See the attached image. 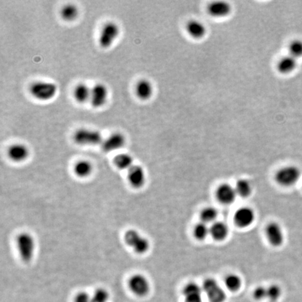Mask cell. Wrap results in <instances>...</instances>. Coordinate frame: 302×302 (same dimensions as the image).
<instances>
[{
  "instance_id": "cell-1",
  "label": "cell",
  "mask_w": 302,
  "mask_h": 302,
  "mask_svg": "<svg viewBox=\"0 0 302 302\" xmlns=\"http://www.w3.org/2000/svg\"><path fill=\"white\" fill-rule=\"evenodd\" d=\"M29 92L35 99L41 102H47L56 97L57 86L51 82L35 81L29 87Z\"/></svg>"
},
{
  "instance_id": "cell-2",
  "label": "cell",
  "mask_w": 302,
  "mask_h": 302,
  "mask_svg": "<svg viewBox=\"0 0 302 302\" xmlns=\"http://www.w3.org/2000/svg\"><path fill=\"white\" fill-rule=\"evenodd\" d=\"M17 244L19 255L24 263H30L35 254V240L31 234L21 232L18 235Z\"/></svg>"
},
{
  "instance_id": "cell-3",
  "label": "cell",
  "mask_w": 302,
  "mask_h": 302,
  "mask_svg": "<svg viewBox=\"0 0 302 302\" xmlns=\"http://www.w3.org/2000/svg\"><path fill=\"white\" fill-rule=\"evenodd\" d=\"M76 144L80 146H96L102 144L104 139L99 131L81 128L77 130L73 135Z\"/></svg>"
},
{
  "instance_id": "cell-4",
  "label": "cell",
  "mask_w": 302,
  "mask_h": 302,
  "mask_svg": "<svg viewBox=\"0 0 302 302\" xmlns=\"http://www.w3.org/2000/svg\"><path fill=\"white\" fill-rule=\"evenodd\" d=\"M124 240L128 246L139 255L146 253L150 248L149 240L135 229L127 231L124 235Z\"/></svg>"
},
{
  "instance_id": "cell-5",
  "label": "cell",
  "mask_w": 302,
  "mask_h": 302,
  "mask_svg": "<svg viewBox=\"0 0 302 302\" xmlns=\"http://www.w3.org/2000/svg\"><path fill=\"white\" fill-rule=\"evenodd\" d=\"M120 34V27L114 22H108L103 26L100 34H99V46L102 49H109L116 38H118Z\"/></svg>"
},
{
  "instance_id": "cell-6",
  "label": "cell",
  "mask_w": 302,
  "mask_h": 302,
  "mask_svg": "<svg viewBox=\"0 0 302 302\" xmlns=\"http://www.w3.org/2000/svg\"><path fill=\"white\" fill-rule=\"evenodd\" d=\"M300 175L301 172L300 169L293 165H290L279 170L276 173L275 179L280 186L289 187L296 184L300 179Z\"/></svg>"
},
{
  "instance_id": "cell-7",
  "label": "cell",
  "mask_w": 302,
  "mask_h": 302,
  "mask_svg": "<svg viewBox=\"0 0 302 302\" xmlns=\"http://www.w3.org/2000/svg\"><path fill=\"white\" fill-rule=\"evenodd\" d=\"M202 290L208 297L210 302H224L226 301V292L215 279H206L203 285H202Z\"/></svg>"
},
{
  "instance_id": "cell-8",
  "label": "cell",
  "mask_w": 302,
  "mask_h": 302,
  "mask_svg": "<svg viewBox=\"0 0 302 302\" xmlns=\"http://www.w3.org/2000/svg\"><path fill=\"white\" fill-rule=\"evenodd\" d=\"M130 290L136 296L145 297L150 292V283L146 277L141 274H135L128 281Z\"/></svg>"
},
{
  "instance_id": "cell-9",
  "label": "cell",
  "mask_w": 302,
  "mask_h": 302,
  "mask_svg": "<svg viewBox=\"0 0 302 302\" xmlns=\"http://www.w3.org/2000/svg\"><path fill=\"white\" fill-rule=\"evenodd\" d=\"M109 97L107 87L102 83H97L91 88V102L94 108L99 109L105 105Z\"/></svg>"
},
{
  "instance_id": "cell-10",
  "label": "cell",
  "mask_w": 302,
  "mask_h": 302,
  "mask_svg": "<svg viewBox=\"0 0 302 302\" xmlns=\"http://www.w3.org/2000/svg\"><path fill=\"white\" fill-rule=\"evenodd\" d=\"M265 232H266L268 242L274 246H279L283 242V232L279 223H275V222L269 223L266 226Z\"/></svg>"
},
{
  "instance_id": "cell-11",
  "label": "cell",
  "mask_w": 302,
  "mask_h": 302,
  "mask_svg": "<svg viewBox=\"0 0 302 302\" xmlns=\"http://www.w3.org/2000/svg\"><path fill=\"white\" fill-rule=\"evenodd\" d=\"M126 139L121 133L115 132L104 139L102 144V150L106 152L120 150L125 145Z\"/></svg>"
},
{
  "instance_id": "cell-12",
  "label": "cell",
  "mask_w": 302,
  "mask_h": 302,
  "mask_svg": "<svg viewBox=\"0 0 302 302\" xmlns=\"http://www.w3.org/2000/svg\"><path fill=\"white\" fill-rule=\"evenodd\" d=\"M254 220H255V213L252 208L248 207L239 208L234 214V223L239 227H248L251 226Z\"/></svg>"
},
{
  "instance_id": "cell-13",
  "label": "cell",
  "mask_w": 302,
  "mask_h": 302,
  "mask_svg": "<svg viewBox=\"0 0 302 302\" xmlns=\"http://www.w3.org/2000/svg\"><path fill=\"white\" fill-rule=\"evenodd\" d=\"M128 172V182L132 187L138 189L144 186L146 182V173L142 167L133 165Z\"/></svg>"
},
{
  "instance_id": "cell-14",
  "label": "cell",
  "mask_w": 302,
  "mask_h": 302,
  "mask_svg": "<svg viewBox=\"0 0 302 302\" xmlns=\"http://www.w3.org/2000/svg\"><path fill=\"white\" fill-rule=\"evenodd\" d=\"M237 196L235 189L229 184H222L216 190L217 199L224 205H230L233 203Z\"/></svg>"
},
{
  "instance_id": "cell-15",
  "label": "cell",
  "mask_w": 302,
  "mask_h": 302,
  "mask_svg": "<svg viewBox=\"0 0 302 302\" xmlns=\"http://www.w3.org/2000/svg\"><path fill=\"white\" fill-rule=\"evenodd\" d=\"M7 154L11 161L20 163L25 161L28 158L30 151L28 148L23 144H16L9 147Z\"/></svg>"
},
{
  "instance_id": "cell-16",
  "label": "cell",
  "mask_w": 302,
  "mask_h": 302,
  "mask_svg": "<svg viewBox=\"0 0 302 302\" xmlns=\"http://www.w3.org/2000/svg\"><path fill=\"white\" fill-rule=\"evenodd\" d=\"M202 289L194 283H189L184 289V302H202Z\"/></svg>"
},
{
  "instance_id": "cell-17",
  "label": "cell",
  "mask_w": 302,
  "mask_h": 302,
  "mask_svg": "<svg viewBox=\"0 0 302 302\" xmlns=\"http://www.w3.org/2000/svg\"><path fill=\"white\" fill-rule=\"evenodd\" d=\"M208 11L211 17L225 18L230 14L232 6L226 1H213L208 6Z\"/></svg>"
},
{
  "instance_id": "cell-18",
  "label": "cell",
  "mask_w": 302,
  "mask_h": 302,
  "mask_svg": "<svg viewBox=\"0 0 302 302\" xmlns=\"http://www.w3.org/2000/svg\"><path fill=\"white\" fill-rule=\"evenodd\" d=\"M154 89L152 83L149 80L141 79L138 81L135 87L136 97L143 101L150 99L153 94Z\"/></svg>"
},
{
  "instance_id": "cell-19",
  "label": "cell",
  "mask_w": 302,
  "mask_h": 302,
  "mask_svg": "<svg viewBox=\"0 0 302 302\" xmlns=\"http://www.w3.org/2000/svg\"><path fill=\"white\" fill-rule=\"evenodd\" d=\"M186 30L191 38L197 39L203 38L207 34V27L205 24L197 20L189 21L186 26Z\"/></svg>"
},
{
  "instance_id": "cell-20",
  "label": "cell",
  "mask_w": 302,
  "mask_h": 302,
  "mask_svg": "<svg viewBox=\"0 0 302 302\" xmlns=\"http://www.w3.org/2000/svg\"><path fill=\"white\" fill-rule=\"evenodd\" d=\"M91 88L86 83H78L74 90V97L79 104H85L91 100Z\"/></svg>"
},
{
  "instance_id": "cell-21",
  "label": "cell",
  "mask_w": 302,
  "mask_h": 302,
  "mask_svg": "<svg viewBox=\"0 0 302 302\" xmlns=\"http://www.w3.org/2000/svg\"><path fill=\"white\" fill-rule=\"evenodd\" d=\"M229 229L226 223L223 222H215L210 226V234L215 240L221 242L227 237Z\"/></svg>"
},
{
  "instance_id": "cell-22",
  "label": "cell",
  "mask_w": 302,
  "mask_h": 302,
  "mask_svg": "<svg viewBox=\"0 0 302 302\" xmlns=\"http://www.w3.org/2000/svg\"><path fill=\"white\" fill-rule=\"evenodd\" d=\"M297 59L289 55L281 59L278 63L277 69L281 74L288 75L297 68Z\"/></svg>"
},
{
  "instance_id": "cell-23",
  "label": "cell",
  "mask_w": 302,
  "mask_h": 302,
  "mask_svg": "<svg viewBox=\"0 0 302 302\" xmlns=\"http://www.w3.org/2000/svg\"><path fill=\"white\" fill-rule=\"evenodd\" d=\"M93 167L91 162L88 160H80L75 164L74 171L79 178H87L93 173Z\"/></svg>"
},
{
  "instance_id": "cell-24",
  "label": "cell",
  "mask_w": 302,
  "mask_h": 302,
  "mask_svg": "<svg viewBox=\"0 0 302 302\" xmlns=\"http://www.w3.org/2000/svg\"><path fill=\"white\" fill-rule=\"evenodd\" d=\"M114 165L121 170H129L133 166V158L128 153H120L113 159Z\"/></svg>"
},
{
  "instance_id": "cell-25",
  "label": "cell",
  "mask_w": 302,
  "mask_h": 302,
  "mask_svg": "<svg viewBox=\"0 0 302 302\" xmlns=\"http://www.w3.org/2000/svg\"><path fill=\"white\" fill-rule=\"evenodd\" d=\"M78 9L75 4H67L61 9V18L67 22L74 21L78 17Z\"/></svg>"
},
{
  "instance_id": "cell-26",
  "label": "cell",
  "mask_w": 302,
  "mask_h": 302,
  "mask_svg": "<svg viewBox=\"0 0 302 302\" xmlns=\"http://www.w3.org/2000/svg\"><path fill=\"white\" fill-rule=\"evenodd\" d=\"M234 189H235L237 195L241 197H244V198L248 197L252 192L251 185L246 179L239 180Z\"/></svg>"
},
{
  "instance_id": "cell-27",
  "label": "cell",
  "mask_w": 302,
  "mask_h": 302,
  "mask_svg": "<svg viewBox=\"0 0 302 302\" xmlns=\"http://www.w3.org/2000/svg\"><path fill=\"white\" fill-rule=\"evenodd\" d=\"M226 288L231 292H237L242 287V279L236 274H229L225 279Z\"/></svg>"
},
{
  "instance_id": "cell-28",
  "label": "cell",
  "mask_w": 302,
  "mask_h": 302,
  "mask_svg": "<svg viewBox=\"0 0 302 302\" xmlns=\"http://www.w3.org/2000/svg\"><path fill=\"white\" fill-rule=\"evenodd\" d=\"M217 216H218V211L216 208L211 207H206L200 213L201 221L206 224L213 223L216 221Z\"/></svg>"
},
{
  "instance_id": "cell-29",
  "label": "cell",
  "mask_w": 302,
  "mask_h": 302,
  "mask_svg": "<svg viewBox=\"0 0 302 302\" xmlns=\"http://www.w3.org/2000/svg\"><path fill=\"white\" fill-rule=\"evenodd\" d=\"M193 234L196 239L204 240L210 234V227H208L206 223L201 222L194 226Z\"/></svg>"
},
{
  "instance_id": "cell-30",
  "label": "cell",
  "mask_w": 302,
  "mask_h": 302,
  "mask_svg": "<svg viewBox=\"0 0 302 302\" xmlns=\"http://www.w3.org/2000/svg\"><path fill=\"white\" fill-rule=\"evenodd\" d=\"M289 53L290 56L295 58H300L302 57V41L295 40L289 46Z\"/></svg>"
},
{
  "instance_id": "cell-31",
  "label": "cell",
  "mask_w": 302,
  "mask_h": 302,
  "mask_svg": "<svg viewBox=\"0 0 302 302\" xmlns=\"http://www.w3.org/2000/svg\"><path fill=\"white\" fill-rule=\"evenodd\" d=\"M110 298L109 292L104 288H98L92 295V302H108Z\"/></svg>"
},
{
  "instance_id": "cell-32",
  "label": "cell",
  "mask_w": 302,
  "mask_h": 302,
  "mask_svg": "<svg viewBox=\"0 0 302 302\" xmlns=\"http://www.w3.org/2000/svg\"><path fill=\"white\" fill-rule=\"evenodd\" d=\"M267 290V297L266 298L271 300V301H276L281 297L282 290L277 285H271L269 287H266Z\"/></svg>"
},
{
  "instance_id": "cell-33",
  "label": "cell",
  "mask_w": 302,
  "mask_h": 302,
  "mask_svg": "<svg viewBox=\"0 0 302 302\" xmlns=\"http://www.w3.org/2000/svg\"><path fill=\"white\" fill-rule=\"evenodd\" d=\"M253 297L255 300H258V301L266 298L267 297L266 287H263V286H259V287H256L253 292Z\"/></svg>"
},
{
  "instance_id": "cell-34",
  "label": "cell",
  "mask_w": 302,
  "mask_h": 302,
  "mask_svg": "<svg viewBox=\"0 0 302 302\" xmlns=\"http://www.w3.org/2000/svg\"><path fill=\"white\" fill-rule=\"evenodd\" d=\"M75 302H92V296L86 292H80L75 296Z\"/></svg>"
}]
</instances>
